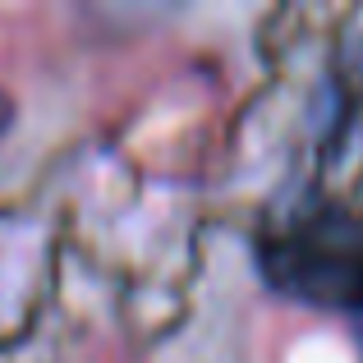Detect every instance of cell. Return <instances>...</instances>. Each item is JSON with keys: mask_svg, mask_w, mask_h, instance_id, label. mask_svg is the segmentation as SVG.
I'll return each mask as SVG.
<instances>
[{"mask_svg": "<svg viewBox=\"0 0 363 363\" xmlns=\"http://www.w3.org/2000/svg\"><path fill=\"white\" fill-rule=\"evenodd\" d=\"M267 272L281 290L318 303H363V216L318 212L267 244Z\"/></svg>", "mask_w": 363, "mask_h": 363, "instance_id": "cell-1", "label": "cell"}]
</instances>
